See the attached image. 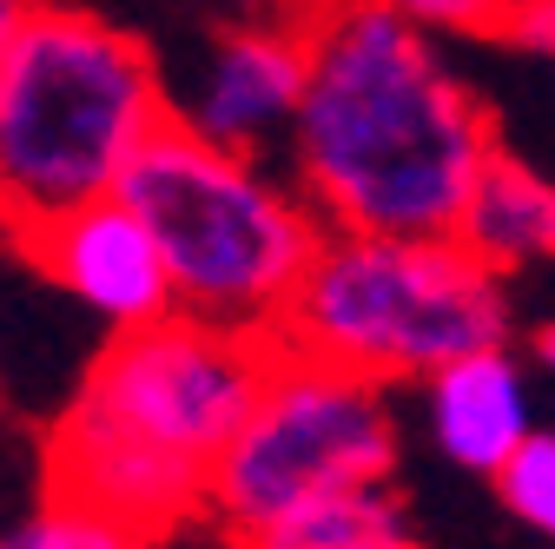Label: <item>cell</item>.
<instances>
[{
	"label": "cell",
	"instance_id": "cell-2",
	"mask_svg": "<svg viewBox=\"0 0 555 549\" xmlns=\"http://www.w3.org/2000/svg\"><path fill=\"white\" fill-rule=\"evenodd\" d=\"M278 352V331L198 311L113 331L40 437V490L80 497L146 536L198 516L212 463L245 431Z\"/></svg>",
	"mask_w": 555,
	"mask_h": 549
},
{
	"label": "cell",
	"instance_id": "cell-14",
	"mask_svg": "<svg viewBox=\"0 0 555 549\" xmlns=\"http://www.w3.org/2000/svg\"><path fill=\"white\" fill-rule=\"evenodd\" d=\"M397 8L430 34H503L509 27V0H397Z\"/></svg>",
	"mask_w": 555,
	"mask_h": 549
},
{
	"label": "cell",
	"instance_id": "cell-13",
	"mask_svg": "<svg viewBox=\"0 0 555 549\" xmlns=\"http://www.w3.org/2000/svg\"><path fill=\"white\" fill-rule=\"evenodd\" d=\"M490 484H496V497H503V510L516 523H529L542 542H555V431L548 424H535L522 437V450L490 476Z\"/></svg>",
	"mask_w": 555,
	"mask_h": 549
},
{
	"label": "cell",
	"instance_id": "cell-7",
	"mask_svg": "<svg viewBox=\"0 0 555 549\" xmlns=\"http://www.w3.org/2000/svg\"><path fill=\"white\" fill-rule=\"evenodd\" d=\"M8 239L47 285H60L74 305H87L106 331H132V324H153V318L179 311L166 245L126 192H100L87 205H66V213L40 219L27 232H8Z\"/></svg>",
	"mask_w": 555,
	"mask_h": 549
},
{
	"label": "cell",
	"instance_id": "cell-16",
	"mask_svg": "<svg viewBox=\"0 0 555 549\" xmlns=\"http://www.w3.org/2000/svg\"><path fill=\"white\" fill-rule=\"evenodd\" d=\"M529 358H535V365L555 378V318H542V324L529 331Z\"/></svg>",
	"mask_w": 555,
	"mask_h": 549
},
{
	"label": "cell",
	"instance_id": "cell-5",
	"mask_svg": "<svg viewBox=\"0 0 555 549\" xmlns=\"http://www.w3.org/2000/svg\"><path fill=\"white\" fill-rule=\"evenodd\" d=\"M119 192L159 232L179 311L245 331H278L331 232L292 173L278 179L264 159L232 153L179 119L139 146Z\"/></svg>",
	"mask_w": 555,
	"mask_h": 549
},
{
	"label": "cell",
	"instance_id": "cell-8",
	"mask_svg": "<svg viewBox=\"0 0 555 549\" xmlns=\"http://www.w3.org/2000/svg\"><path fill=\"white\" fill-rule=\"evenodd\" d=\"M305 80H311V40L305 21L298 27H232L205 47L198 74L185 93H172V119L219 140L232 153L271 159L292 146V126L305 106Z\"/></svg>",
	"mask_w": 555,
	"mask_h": 549
},
{
	"label": "cell",
	"instance_id": "cell-9",
	"mask_svg": "<svg viewBox=\"0 0 555 549\" xmlns=\"http://www.w3.org/2000/svg\"><path fill=\"white\" fill-rule=\"evenodd\" d=\"M424 431L443 463H456L469 476H496L535 431L529 365L509 345H482V352L450 358L443 371L424 378Z\"/></svg>",
	"mask_w": 555,
	"mask_h": 549
},
{
	"label": "cell",
	"instance_id": "cell-4",
	"mask_svg": "<svg viewBox=\"0 0 555 549\" xmlns=\"http://www.w3.org/2000/svg\"><path fill=\"white\" fill-rule=\"evenodd\" d=\"M509 271L476 258L463 232H324L278 337L337 358L377 384H424L463 352L509 345Z\"/></svg>",
	"mask_w": 555,
	"mask_h": 549
},
{
	"label": "cell",
	"instance_id": "cell-6",
	"mask_svg": "<svg viewBox=\"0 0 555 549\" xmlns=\"http://www.w3.org/2000/svg\"><path fill=\"white\" fill-rule=\"evenodd\" d=\"M397 404L390 384L318 358V352H278L245 431L225 444L212 463V510L238 536L292 516L318 497L358 490V484H390L397 476Z\"/></svg>",
	"mask_w": 555,
	"mask_h": 549
},
{
	"label": "cell",
	"instance_id": "cell-11",
	"mask_svg": "<svg viewBox=\"0 0 555 549\" xmlns=\"http://www.w3.org/2000/svg\"><path fill=\"white\" fill-rule=\"evenodd\" d=\"M245 549H424V542H416V523L390 484H358L251 529Z\"/></svg>",
	"mask_w": 555,
	"mask_h": 549
},
{
	"label": "cell",
	"instance_id": "cell-17",
	"mask_svg": "<svg viewBox=\"0 0 555 549\" xmlns=\"http://www.w3.org/2000/svg\"><path fill=\"white\" fill-rule=\"evenodd\" d=\"M232 8H245V14H264V8H271V0H232Z\"/></svg>",
	"mask_w": 555,
	"mask_h": 549
},
{
	"label": "cell",
	"instance_id": "cell-15",
	"mask_svg": "<svg viewBox=\"0 0 555 549\" xmlns=\"http://www.w3.org/2000/svg\"><path fill=\"white\" fill-rule=\"evenodd\" d=\"M503 40H516L535 60H555V0H509V27Z\"/></svg>",
	"mask_w": 555,
	"mask_h": 549
},
{
	"label": "cell",
	"instance_id": "cell-10",
	"mask_svg": "<svg viewBox=\"0 0 555 549\" xmlns=\"http://www.w3.org/2000/svg\"><path fill=\"white\" fill-rule=\"evenodd\" d=\"M456 232H463V245L476 258H490L496 271H529V265L555 258V179H542L516 153H496L490 166H482Z\"/></svg>",
	"mask_w": 555,
	"mask_h": 549
},
{
	"label": "cell",
	"instance_id": "cell-12",
	"mask_svg": "<svg viewBox=\"0 0 555 549\" xmlns=\"http://www.w3.org/2000/svg\"><path fill=\"white\" fill-rule=\"evenodd\" d=\"M0 549H153L146 529H132L80 497H60V490H40V503L8 529Z\"/></svg>",
	"mask_w": 555,
	"mask_h": 549
},
{
	"label": "cell",
	"instance_id": "cell-1",
	"mask_svg": "<svg viewBox=\"0 0 555 549\" xmlns=\"http://www.w3.org/2000/svg\"><path fill=\"white\" fill-rule=\"evenodd\" d=\"M305 40L311 80L285 173L318 219L337 232H456L503 146L437 34L397 0H318Z\"/></svg>",
	"mask_w": 555,
	"mask_h": 549
},
{
	"label": "cell",
	"instance_id": "cell-3",
	"mask_svg": "<svg viewBox=\"0 0 555 549\" xmlns=\"http://www.w3.org/2000/svg\"><path fill=\"white\" fill-rule=\"evenodd\" d=\"M172 119L153 47L66 0H0V199L8 232L119 192Z\"/></svg>",
	"mask_w": 555,
	"mask_h": 549
}]
</instances>
